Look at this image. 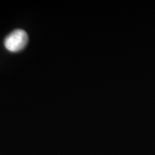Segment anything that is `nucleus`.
Instances as JSON below:
<instances>
[{
  "instance_id": "1",
  "label": "nucleus",
  "mask_w": 155,
  "mask_h": 155,
  "mask_svg": "<svg viewBox=\"0 0 155 155\" xmlns=\"http://www.w3.org/2000/svg\"><path fill=\"white\" fill-rule=\"evenodd\" d=\"M28 42V35L23 30H15L6 37L4 41L9 51L16 53L24 49Z\"/></svg>"
}]
</instances>
